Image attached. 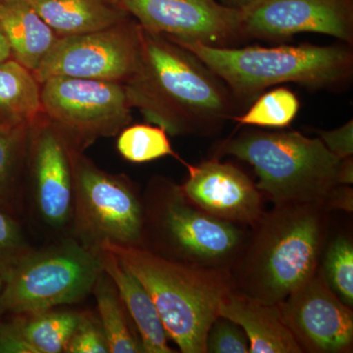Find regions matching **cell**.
Masks as SVG:
<instances>
[{
    "instance_id": "6da1fadb",
    "label": "cell",
    "mask_w": 353,
    "mask_h": 353,
    "mask_svg": "<svg viewBox=\"0 0 353 353\" xmlns=\"http://www.w3.org/2000/svg\"><path fill=\"white\" fill-rule=\"evenodd\" d=\"M125 85L132 108L171 136H212L236 116V99L219 77L194 53L143 29L141 63Z\"/></svg>"
},
{
    "instance_id": "7a4b0ae2",
    "label": "cell",
    "mask_w": 353,
    "mask_h": 353,
    "mask_svg": "<svg viewBox=\"0 0 353 353\" xmlns=\"http://www.w3.org/2000/svg\"><path fill=\"white\" fill-rule=\"evenodd\" d=\"M330 211L323 204H274L250 228L230 270L234 288L278 304L315 273L329 241Z\"/></svg>"
},
{
    "instance_id": "3957f363",
    "label": "cell",
    "mask_w": 353,
    "mask_h": 353,
    "mask_svg": "<svg viewBox=\"0 0 353 353\" xmlns=\"http://www.w3.org/2000/svg\"><path fill=\"white\" fill-rule=\"evenodd\" d=\"M101 248L143 283L167 336L180 352L206 353V338L219 317L221 301L234 289L230 272L164 259L141 246L105 243Z\"/></svg>"
},
{
    "instance_id": "277c9868",
    "label": "cell",
    "mask_w": 353,
    "mask_h": 353,
    "mask_svg": "<svg viewBox=\"0 0 353 353\" xmlns=\"http://www.w3.org/2000/svg\"><path fill=\"white\" fill-rule=\"evenodd\" d=\"M174 43L194 53L226 83L236 99H253L266 88L288 83L311 90L341 88L353 73L352 52L345 46L219 48Z\"/></svg>"
},
{
    "instance_id": "5b68a950",
    "label": "cell",
    "mask_w": 353,
    "mask_h": 353,
    "mask_svg": "<svg viewBox=\"0 0 353 353\" xmlns=\"http://www.w3.org/2000/svg\"><path fill=\"white\" fill-rule=\"evenodd\" d=\"M141 248L164 259L231 270L250 228L209 215L185 196L181 185L154 176L143 194Z\"/></svg>"
},
{
    "instance_id": "8992f818",
    "label": "cell",
    "mask_w": 353,
    "mask_h": 353,
    "mask_svg": "<svg viewBox=\"0 0 353 353\" xmlns=\"http://www.w3.org/2000/svg\"><path fill=\"white\" fill-rule=\"evenodd\" d=\"M233 157L250 165L256 187L273 204L324 205L336 183L341 159L319 138L299 132H241L216 146L214 157Z\"/></svg>"
},
{
    "instance_id": "52a82bcc",
    "label": "cell",
    "mask_w": 353,
    "mask_h": 353,
    "mask_svg": "<svg viewBox=\"0 0 353 353\" xmlns=\"http://www.w3.org/2000/svg\"><path fill=\"white\" fill-rule=\"evenodd\" d=\"M99 252L73 236L31 252L4 279L0 315L38 312L83 301L101 275Z\"/></svg>"
},
{
    "instance_id": "ba28073f",
    "label": "cell",
    "mask_w": 353,
    "mask_h": 353,
    "mask_svg": "<svg viewBox=\"0 0 353 353\" xmlns=\"http://www.w3.org/2000/svg\"><path fill=\"white\" fill-rule=\"evenodd\" d=\"M73 217L69 236L99 252L103 243L141 246L143 196L125 176L101 170L83 152L70 148Z\"/></svg>"
},
{
    "instance_id": "9c48e42d",
    "label": "cell",
    "mask_w": 353,
    "mask_h": 353,
    "mask_svg": "<svg viewBox=\"0 0 353 353\" xmlns=\"http://www.w3.org/2000/svg\"><path fill=\"white\" fill-rule=\"evenodd\" d=\"M41 110L69 148L83 152L95 141L117 136L132 119L125 83L53 77L41 83Z\"/></svg>"
},
{
    "instance_id": "30bf717a",
    "label": "cell",
    "mask_w": 353,
    "mask_h": 353,
    "mask_svg": "<svg viewBox=\"0 0 353 353\" xmlns=\"http://www.w3.org/2000/svg\"><path fill=\"white\" fill-rule=\"evenodd\" d=\"M143 29L124 22L79 36L58 38L34 75L39 83L53 77L125 83L138 71Z\"/></svg>"
},
{
    "instance_id": "8fae6325",
    "label": "cell",
    "mask_w": 353,
    "mask_h": 353,
    "mask_svg": "<svg viewBox=\"0 0 353 353\" xmlns=\"http://www.w3.org/2000/svg\"><path fill=\"white\" fill-rule=\"evenodd\" d=\"M145 31L173 41L233 48L245 39L241 9L218 0H119Z\"/></svg>"
},
{
    "instance_id": "7c38bea8",
    "label": "cell",
    "mask_w": 353,
    "mask_h": 353,
    "mask_svg": "<svg viewBox=\"0 0 353 353\" xmlns=\"http://www.w3.org/2000/svg\"><path fill=\"white\" fill-rule=\"evenodd\" d=\"M277 305L303 352H352V308L331 290L321 267Z\"/></svg>"
},
{
    "instance_id": "4fadbf2b",
    "label": "cell",
    "mask_w": 353,
    "mask_h": 353,
    "mask_svg": "<svg viewBox=\"0 0 353 353\" xmlns=\"http://www.w3.org/2000/svg\"><path fill=\"white\" fill-rule=\"evenodd\" d=\"M245 39L284 41L303 34H326L352 43V0H253L241 8Z\"/></svg>"
},
{
    "instance_id": "5bb4252c",
    "label": "cell",
    "mask_w": 353,
    "mask_h": 353,
    "mask_svg": "<svg viewBox=\"0 0 353 353\" xmlns=\"http://www.w3.org/2000/svg\"><path fill=\"white\" fill-rule=\"evenodd\" d=\"M39 119L30 129L27 150L32 205L39 219L51 231L70 232L73 217L70 148L50 121Z\"/></svg>"
},
{
    "instance_id": "9a60e30c",
    "label": "cell",
    "mask_w": 353,
    "mask_h": 353,
    "mask_svg": "<svg viewBox=\"0 0 353 353\" xmlns=\"http://www.w3.org/2000/svg\"><path fill=\"white\" fill-rule=\"evenodd\" d=\"M188 178L183 194L209 215L252 227L264 213V196L245 172L230 162L212 157L201 163H183Z\"/></svg>"
},
{
    "instance_id": "2e32d148",
    "label": "cell",
    "mask_w": 353,
    "mask_h": 353,
    "mask_svg": "<svg viewBox=\"0 0 353 353\" xmlns=\"http://www.w3.org/2000/svg\"><path fill=\"white\" fill-rule=\"evenodd\" d=\"M218 314L243 328L250 353H303L277 304L262 303L234 288L221 301Z\"/></svg>"
},
{
    "instance_id": "e0dca14e",
    "label": "cell",
    "mask_w": 353,
    "mask_h": 353,
    "mask_svg": "<svg viewBox=\"0 0 353 353\" xmlns=\"http://www.w3.org/2000/svg\"><path fill=\"white\" fill-rule=\"evenodd\" d=\"M80 312L38 311L11 315L0 322V353H61L79 321Z\"/></svg>"
},
{
    "instance_id": "ac0fdd59",
    "label": "cell",
    "mask_w": 353,
    "mask_h": 353,
    "mask_svg": "<svg viewBox=\"0 0 353 353\" xmlns=\"http://www.w3.org/2000/svg\"><path fill=\"white\" fill-rule=\"evenodd\" d=\"M102 270L112 280L138 331L145 353H173L157 306L143 283L125 268L113 252L99 250Z\"/></svg>"
},
{
    "instance_id": "d6986e66",
    "label": "cell",
    "mask_w": 353,
    "mask_h": 353,
    "mask_svg": "<svg viewBox=\"0 0 353 353\" xmlns=\"http://www.w3.org/2000/svg\"><path fill=\"white\" fill-rule=\"evenodd\" d=\"M58 38L101 31L130 19L119 0H29Z\"/></svg>"
},
{
    "instance_id": "ffe728a7",
    "label": "cell",
    "mask_w": 353,
    "mask_h": 353,
    "mask_svg": "<svg viewBox=\"0 0 353 353\" xmlns=\"http://www.w3.org/2000/svg\"><path fill=\"white\" fill-rule=\"evenodd\" d=\"M0 29L6 34L14 59L32 73L58 39L29 0H1Z\"/></svg>"
},
{
    "instance_id": "44dd1931",
    "label": "cell",
    "mask_w": 353,
    "mask_h": 353,
    "mask_svg": "<svg viewBox=\"0 0 353 353\" xmlns=\"http://www.w3.org/2000/svg\"><path fill=\"white\" fill-rule=\"evenodd\" d=\"M41 83L15 59L0 62V126H31L41 117Z\"/></svg>"
},
{
    "instance_id": "7402d4cb",
    "label": "cell",
    "mask_w": 353,
    "mask_h": 353,
    "mask_svg": "<svg viewBox=\"0 0 353 353\" xmlns=\"http://www.w3.org/2000/svg\"><path fill=\"white\" fill-rule=\"evenodd\" d=\"M108 341L109 353H145L138 331L115 285L102 270L92 292Z\"/></svg>"
},
{
    "instance_id": "603a6c76",
    "label": "cell",
    "mask_w": 353,
    "mask_h": 353,
    "mask_svg": "<svg viewBox=\"0 0 353 353\" xmlns=\"http://www.w3.org/2000/svg\"><path fill=\"white\" fill-rule=\"evenodd\" d=\"M301 102L292 90L279 87L262 92L245 113L233 118L239 126L285 129L296 119Z\"/></svg>"
},
{
    "instance_id": "cb8c5ba5",
    "label": "cell",
    "mask_w": 353,
    "mask_h": 353,
    "mask_svg": "<svg viewBox=\"0 0 353 353\" xmlns=\"http://www.w3.org/2000/svg\"><path fill=\"white\" fill-rule=\"evenodd\" d=\"M116 148L121 157L132 163H146L159 158L173 157L185 163L172 148L168 132L152 124H137L124 128L118 134Z\"/></svg>"
},
{
    "instance_id": "d4e9b609",
    "label": "cell",
    "mask_w": 353,
    "mask_h": 353,
    "mask_svg": "<svg viewBox=\"0 0 353 353\" xmlns=\"http://www.w3.org/2000/svg\"><path fill=\"white\" fill-rule=\"evenodd\" d=\"M324 277L336 296L353 307V245L347 236L338 234L328 241L321 263Z\"/></svg>"
},
{
    "instance_id": "484cf974",
    "label": "cell",
    "mask_w": 353,
    "mask_h": 353,
    "mask_svg": "<svg viewBox=\"0 0 353 353\" xmlns=\"http://www.w3.org/2000/svg\"><path fill=\"white\" fill-rule=\"evenodd\" d=\"M31 126H0V208H6L10 201L14 176L27 152Z\"/></svg>"
},
{
    "instance_id": "4316f807",
    "label": "cell",
    "mask_w": 353,
    "mask_h": 353,
    "mask_svg": "<svg viewBox=\"0 0 353 353\" xmlns=\"http://www.w3.org/2000/svg\"><path fill=\"white\" fill-rule=\"evenodd\" d=\"M32 250L15 216L8 208H0V276L6 279Z\"/></svg>"
},
{
    "instance_id": "83f0119b",
    "label": "cell",
    "mask_w": 353,
    "mask_h": 353,
    "mask_svg": "<svg viewBox=\"0 0 353 353\" xmlns=\"http://www.w3.org/2000/svg\"><path fill=\"white\" fill-rule=\"evenodd\" d=\"M65 353H109L108 339L97 313L80 312Z\"/></svg>"
},
{
    "instance_id": "f1b7e54d",
    "label": "cell",
    "mask_w": 353,
    "mask_h": 353,
    "mask_svg": "<svg viewBox=\"0 0 353 353\" xmlns=\"http://www.w3.org/2000/svg\"><path fill=\"white\" fill-rule=\"evenodd\" d=\"M206 353H250V341L236 323L219 317L209 329Z\"/></svg>"
},
{
    "instance_id": "f546056e",
    "label": "cell",
    "mask_w": 353,
    "mask_h": 353,
    "mask_svg": "<svg viewBox=\"0 0 353 353\" xmlns=\"http://www.w3.org/2000/svg\"><path fill=\"white\" fill-rule=\"evenodd\" d=\"M318 138L326 146L332 154L339 158L352 157L353 155V121H348L343 126L330 131H318Z\"/></svg>"
},
{
    "instance_id": "4dcf8cb0",
    "label": "cell",
    "mask_w": 353,
    "mask_h": 353,
    "mask_svg": "<svg viewBox=\"0 0 353 353\" xmlns=\"http://www.w3.org/2000/svg\"><path fill=\"white\" fill-rule=\"evenodd\" d=\"M327 210L343 211L352 213L353 211V190L350 185H338L330 192L324 203Z\"/></svg>"
},
{
    "instance_id": "1f68e13d",
    "label": "cell",
    "mask_w": 353,
    "mask_h": 353,
    "mask_svg": "<svg viewBox=\"0 0 353 353\" xmlns=\"http://www.w3.org/2000/svg\"><path fill=\"white\" fill-rule=\"evenodd\" d=\"M338 185H352L353 183V158L341 159L336 174Z\"/></svg>"
},
{
    "instance_id": "d6a6232c",
    "label": "cell",
    "mask_w": 353,
    "mask_h": 353,
    "mask_svg": "<svg viewBox=\"0 0 353 353\" xmlns=\"http://www.w3.org/2000/svg\"><path fill=\"white\" fill-rule=\"evenodd\" d=\"M11 57H12V52H11L10 46H9L6 34L0 29V62L10 59Z\"/></svg>"
},
{
    "instance_id": "836d02e7",
    "label": "cell",
    "mask_w": 353,
    "mask_h": 353,
    "mask_svg": "<svg viewBox=\"0 0 353 353\" xmlns=\"http://www.w3.org/2000/svg\"><path fill=\"white\" fill-rule=\"evenodd\" d=\"M220 1L222 2V3L226 4V6L241 9L252 3L253 0H220Z\"/></svg>"
},
{
    "instance_id": "e575fe53",
    "label": "cell",
    "mask_w": 353,
    "mask_h": 353,
    "mask_svg": "<svg viewBox=\"0 0 353 353\" xmlns=\"http://www.w3.org/2000/svg\"><path fill=\"white\" fill-rule=\"evenodd\" d=\"M4 279L2 276H0V294H1L2 289H3Z\"/></svg>"
},
{
    "instance_id": "d590c367",
    "label": "cell",
    "mask_w": 353,
    "mask_h": 353,
    "mask_svg": "<svg viewBox=\"0 0 353 353\" xmlns=\"http://www.w3.org/2000/svg\"><path fill=\"white\" fill-rule=\"evenodd\" d=\"M0 1H1V0H0Z\"/></svg>"
}]
</instances>
